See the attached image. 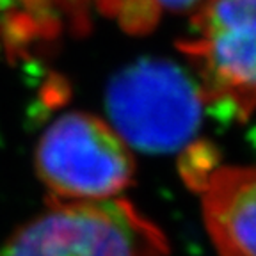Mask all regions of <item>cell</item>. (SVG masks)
Segmentation results:
<instances>
[{"label":"cell","instance_id":"obj_5","mask_svg":"<svg viewBox=\"0 0 256 256\" xmlns=\"http://www.w3.org/2000/svg\"><path fill=\"white\" fill-rule=\"evenodd\" d=\"M201 196L206 230L219 256H254L256 182L251 168L219 166L217 158L185 178Z\"/></svg>","mask_w":256,"mask_h":256},{"label":"cell","instance_id":"obj_1","mask_svg":"<svg viewBox=\"0 0 256 256\" xmlns=\"http://www.w3.org/2000/svg\"><path fill=\"white\" fill-rule=\"evenodd\" d=\"M164 233L124 200L59 201L22 226L0 256H168Z\"/></svg>","mask_w":256,"mask_h":256},{"label":"cell","instance_id":"obj_7","mask_svg":"<svg viewBox=\"0 0 256 256\" xmlns=\"http://www.w3.org/2000/svg\"><path fill=\"white\" fill-rule=\"evenodd\" d=\"M200 0H100L107 14H112L130 32L150 30L166 11H184Z\"/></svg>","mask_w":256,"mask_h":256},{"label":"cell","instance_id":"obj_4","mask_svg":"<svg viewBox=\"0 0 256 256\" xmlns=\"http://www.w3.org/2000/svg\"><path fill=\"white\" fill-rule=\"evenodd\" d=\"M36 169L54 200L102 201L132 184L136 162L124 140L107 123L70 112L41 136Z\"/></svg>","mask_w":256,"mask_h":256},{"label":"cell","instance_id":"obj_2","mask_svg":"<svg viewBox=\"0 0 256 256\" xmlns=\"http://www.w3.org/2000/svg\"><path fill=\"white\" fill-rule=\"evenodd\" d=\"M105 108L114 132L144 153L187 146L206 110L198 80L164 59H140L118 73L107 88Z\"/></svg>","mask_w":256,"mask_h":256},{"label":"cell","instance_id":"obj_6","mask_svg":"<svg viewBox=\"0 0 256 256\" xmlns=\"http://www.w3.org/2000/svg\"><path fill=\"white\" fill-rule=\"evenodd\" d=\"M43 0H0V50L18 52L52 30L50 14H44L36 4Z\"/></svg>","mask_w":256,"mask_h":256},{"label":"cell","instance_id":"obj_3","mask_svg":"<svg viewBox=\"0 0 256 256\" xmlns=\"http://www.w3.org/2000/svg\"><path fill=\"white\" fill-rule=\"evenodd\" d=\"M178 43L198 73L204 107L224 121L254 108V0H208Z\"/></svg>","mask_w":256,"mask_h":256}]
</instances>
